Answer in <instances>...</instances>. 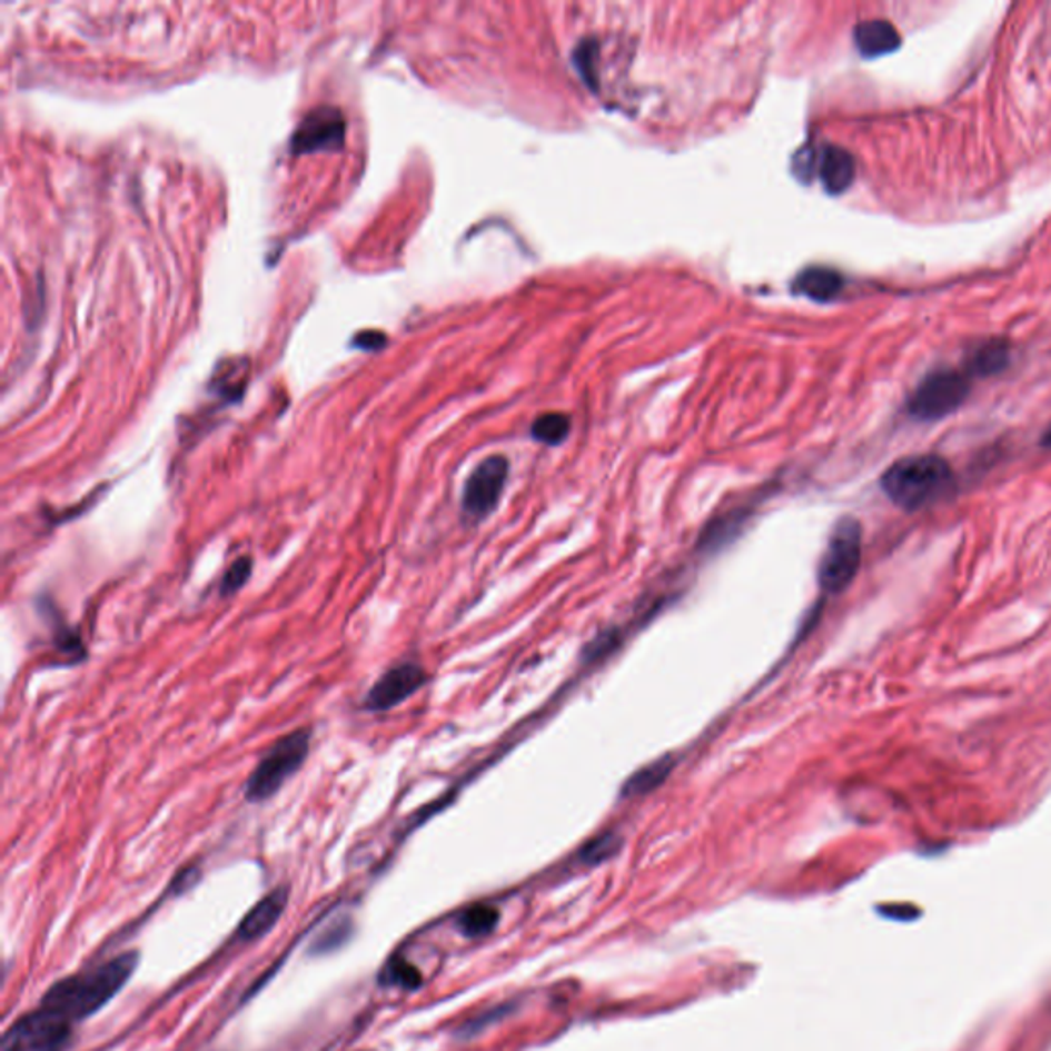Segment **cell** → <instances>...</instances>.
Here are the masks:
<instances>
[{"label": "cell", "instance_id": "cell-6", "mask_svg": "<svg viewBox=\"0 0 1051 1051\" xmlns=\"http://www.w3.org/2000/svg\"><path fill=\"white\" fill-rule=\"evenodd\" d=\"M70 1029V1021L40 1007L4 1033L0 1051H60L67 1045Z\"/></svg>", "mask_w": 1051, "mask_h": 1051}, {"label": "cell", "instance_id": "cell-13", "mask_svg": "<svg viewBox=\"0 0 1051 1051\" xmlns=\"http://www.w3.org/2000/svg\"><path fill=\"white\" fill-rule=\"evenodd\" d=\"M795 293L803 294L817 303H827L836 298L844 288V278L830 267H807L795 280Z\"/></svg>", "mask_w": 1051, "mask_h": 1051}, {"label": "cell", "instance_id": "cell-9", "mask_svg": "<svg viewBox=\"0 0 1051 1051\" xmlns=\"http://www.w3.org/2000/svg\"><path fill=\"white\" fill-rule=\"evenodd\" d=\"M426 670L419 664H397L386 670L385 674L374 682L373 688L364 698V708L370 713H386L412 698L413 694L426 686Z\"/></svg>", "mask_w": 1051, "mask_h": 1051}, {"label": "cell", "instance_id": "cell-18", "mask_svg": "<svg viewBox=\"0 0 1051 1051\" xmlns=\"http://www.w3.org/2000/svg\"><path fill=\"white\" fill-rule=\"evenodd\" d=\"M251 573H254V559H251L249 555L232 561L227 573H225L222 579H220V596H222V598L235 596V594L240 592V589L245 587V584L251 579Z\"/></svg>", "mask_w": 1051, "mask_h": 1051}, {"label": "cell", "instance_id": "cell-12", "mask_svg": "<svg viewBox=\"0 0 1051 1051\" xmlns=\"http://www.w3.org/2000/svg\"><path fill=\"white\" fill-rule=\"evenodd\" d=\"M854 173H856V167H854L851 152L839 147H825L822 150L817 160V175L830 194L839 196L842 191H846L851 187Z\"/></svg>", "mask_w": 1051, "mask_h": 1051}, {"label": "cell", "instance_id": "cell-20", "mask_svg": "<svg viewBox=\"0 0 1051 1051\" xmlns=\"http://www.w3.org/2000/svg\"><path fill=\"white\" fill-rule=\"evenodd\" d=\"M383 980H385V984L399 985V988L413 990V988H417V985L422 984V973L417 972L412 963H407L405 959H395V961H390V963L386 965Z\"/></svg>", "mask_w": 1051, "mask_h": 1051}, {"label": "cell", "instance_id": "cell-3", "mask_svg": "<svg viewBox=\"0 0 1051 1051\" xmlns=\"http://www.w3.org/2000/svg\"><path fill=\"white\" fill-rule=\"evenodd\" d=\"M310 740L313 733L303 727L284 735L271 745L249 774L245 785V799L249 803H264L274 797L307 762Z\"/></svg>", "mask_w": 1051, "mask_h": 1051}, {"label": "cell", "instance_id": "cell-10", "mask_svg": "<svg viewBox=\"0 0 1051 1051\" xmlns=\"http://www.w3.org/2000/svg\"><path fill=\"white\" fill-rule=\"evenodd\" d=\"M286 905H288V890L286 888H278V890L267 893L264 900H259L247 912V916L239 924L237 936L240 941H255V939L264 936L278 924Z\"/></svg>", "mask_w": 1051, "mask_h": 1051}, {"label": "cell", "instance_id": "cell-7", "mask_svg": "<svg viewBox=\"0 0 1051 1051\" xmlns=\"http://www.w3.org/2000/svg\"><path fill=\"white\" fill-rule=\"evenodd\" d=\"M507 473L509 465L504 456H489L470 473L463 492L465 518L480 522L492 514L502 499Z\"/></svg>", "mask_w": 1051, "mask_h": 1051}, {"label": "cell", "instance_id": "cell-2", "mask_svg": "<svg viewBox=\"0 0 1051 1051\" xmlns=\"http://www.w3.org/2000/svg\"><path fill=\"white\" fill-rule=\"evenodd\" d=\"M881 489L895 506L919 512L953 492V470L936 454L905 456L883 473Z\"/></svg>", "mask_w": 1051, "mask_h": 1051}, {"label": "cell", "instance_id": "cell-15", "mask_svg": "<svg viewBox=\"0 0 1051 1051\" xmlns=\"http://www.w3.org/2000/svg\"><path fill=\"white\" fill-rule=\"evenodd\" d=\"M1009 359H1011V349L1004 341H988L973 351L970 370L980 376L997 374L1009 366Z\"/></svg>", "mask_w": 1051, "mask_h": 1051}, {"label": "cell", "instance_id": "cell-16", "mask_svg": "<svg viewBox=\"0 0 1051 1051\" xmlns=\"http://www.w3.org/2000/svg\"><path fill=\"white\" fill-rule=\"evenodd\" d=\"M499 922V912L497 908L493 905H473L465 910L458 919V929L463 931L465 936H470V939H479V936H487L489 932L495 931Z\"/></svg>", "mask_w": 1051, "mask_h": 1051}, {"label": "cell", "instance_id": "cell-11", "mask_svg": "<svg viewBox=\"0 0 1051 1051\" xmlns=\"http://www.w3.org/2000/svg\"><path fill=\"white\" fill-rule=\"evenodd\" d=\"M854 43H856L859 52L866 56V58H878V56L895 52L902 43V38L890 21L871 19V21H863V23L856 26Z\"/></svg>", "mask_w": 1051, "mask_h": 1051}, {"label": "cell", "instance_id": "cell-1", "mask_svg": "<svg viewBox=\"0 0 1051 1051\" xmlns=\"http://www.w3.org/2000/svg\"><path fill=\"white\" fill-rule=\"evenodd\" d=\"M136 965H138V955L123 953L120 958L107 961L93 972L70 975L46 992V997L41 999V1007L60 1014L70 1023L87 1019L95 1012L101 1011L107 1002L120 992L126 982L132 978Z\"/></svg>", "mask_w": 1051, "mask_h": 1051}, {"label": "cell", "instance_id": "cell-8", "mask_svg": "<svg viewBox=\"0 0 1051 1051\" xmlns=\"http://www.w3.org/2000/svg\"><path fill=\"white\" fill-rule=\"evenodd\" d=\"M346 128V116L341 109L334 106L315 107L294 130L290 150L294 155L337 150L344 147Z\"/></svg>", "mask_w": 1051, "mask_h": 1051}, {"label": "cell", "instance_id": "cell-5", "mask_svg": "<svg viewBox=\"0 0 1051 1051\" xmlns=\"http://www.w3.org/2000/svg\"><path fill=\"white\" fill-rule=\"evenodd\" d=\"M970 395V380L958 370H939L920 383L908 400V413L920 422H936L958 412Z\"/></svg>", "mask_w": 1051, "mask_h": 1051}, {"label": "cell", "instance_id": "cell-17", "mask_svg": "<svg viewBox=\"0 0 1051 1051\" xmlns=\"http://www.w3.org/2000/svg\"><path fill=\"white\" fill-rule=\"evenodd\" d=\"M569 417L563 413H546L534 422L533 436L545 444H561L569 434Z\"/></svg>", "mask_w": 1051, "mask_h": 1051}, {"label": "cell", "instance_id": "cell-14", "mask_svg": "<svg viewBox=\"0 0 1051 1051\" xmlns=\"http://www.w3.org/2000/svg\"><path fill=\"white\" fill-rule=\"evenodd\" d=\"M674 769V760L666 756V758L657 760V762H652L650 766L641 769L639 772H635L626 785L623 786V795L625 797H641L645 793H652L657 786L662 785L670 776V772Z\"/></svg>", "mask_w": 1051, "mask_h": 1051}, {"label": "cell", "instance_id": "cell-19", "mask_svg": "<svg viewBox=\"0 0 1051 1051\" xmlns=\"http://www.w3.org/2000/svg\"><path fill=\"white\" fill-rule=\"evenodd\" d=\"M618 849H621V839L614 832H606L598 839L587 842L584 851H582V861L587 865H598V863H604V861H608L611 856H614Z\"/></svg>", "mask_w": 1051, "mask_h": 1051}, {"label": "cell", "instance_id": "cell-21", "mask_svg": "<svg viewBox=\"0 0 1051 1051\" xmlns=\"http://www.w3.org/2000/svg\"><path fill=\"white\" fill-rule=\"evenodd\" d=\"M1041 444H1043L1045 448H1051V427L1050 429H1048V432H1045V434H1043V439H1041Z\"/></svg>", "mask_w": 1051, "mask_h": 1051}, {"label": "cell", "instance_id": "cell-4", "mask_svg": "<svg viewBox=\"0 0 1051 1051\" xmlns=\"http://www.w3.org/2000/svg\"><path fill=\"white\" fill-rule=\"evenodd\" d=\"M863 561V528L859 519L840 518L825 545L817 569V584L825 594L836 596L851 586Z\"/></svg>", "mask_w": 1051, "mask_h": 1051}]
</instances>
